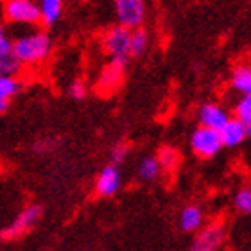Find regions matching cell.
Instances as JSON below:
<instances>
[{
	"instance_id": "ac0fdd59",
	"label": "cell",
	"mask_w": 251,
	"mask_h": 251,
	"mask_svg": "<svg viewBox=\"0 0 251 251\" xmlns=\"http://www.w3.org/2000/svg\"><path fill=\"white\" fill-rule=\"evenodd\" d=\"M22 63L15 58V54L9 52L5 56H0V77H7V75H15L20 72Z\"/></svg>"
},
{
	"instance_id": "277c9868",
	"label": "cell",
	"mask_w": 251,
	"mask_h": 251,
	"mask_svg": "<svg viewBox=\"0 0 251 251\" xmlns=\"http://www.w3.org/2000/svg\"><path fill=\"white\" fill-rule=\"evenodd\" d=\"M4 16L11 24H38L40 22V5L32 0H5Z\"/></svg>"
},
{
	"instance_id": "cb8c5ba5",
	"label": "cell",
	"mask_w": 251,
	"mask_h": 251,
	"mask_svg": "<svg viewBox=\"0 0 251 251\" xmlns=\"http://www.w3.org/2000/svg\"><path fill=\"white\" fill-rule=\"evenodd\" d=\"M68 94L75 100L84 99V97H86V84H84L83 81H74V83L70 84V88H68Z\"/></svg>"
},
{
	"instance_id": "44dd1931",
	"label": "cell",
	"mask_w": 251,
	"mask_h": 251,
	"mask_svg": "<svg viewBox=\"0 0 251 251\" xmlns=\"http://www.w3.org/2000/svg\"><path fill=\"white\" fill-rule=\"evenodd\" d=\"M233 113H235V119H239L242 124L251 121V95H242L241 99L237 100Z\"/></svg>"
},
{
	"instance_id": "603a6c76",
	"label": "cell",
	"mask_w": 251,
	"mask_h": 251,
	"mask_svg": "<svg viewBox=\"0 0 251 251\" xmlns=\"http://www.w3.org/2000/svg\"><path fill=\"white\" fill-rule=\"evenodd\" d=\"M58 144H59L58 138H43V140L34 144V151H36L38 154H47V152L54 151V149L58 147Z\"/></svg>"
},
{
	"instance_id": "d4e9b609",
	"label": "cell",
	"mask_w": 251,
	"mask_h": 251,
	"mask_svg": "<svg viewBox=\"0 0 251 251\" xmlns=\"http://www.w3.org/2000/svg\"><path fill=\"white\" fill-rule=\"evenodd\" d=\"M11 45H13V42L7 40V36H5V32H4V27H2V24H0V56L9 54Z\"/></svg>"
},
{
	"instance_id": "30bf717a",
	"label": "cell",
	"mask_w": 251,
	"mask_h": 251,
	"mask_svg": "<svg viewBox=\"0 0 251 251\" xmlns=\"http://www.w3.org/2000/svg\"><path fill=\"white\" fill-rule=\"evenodd\" d=\"M122 77H124V65L111 61L108 67H104V70L100 74L99 83H97V90L104 95L111 94V92H115L121 86Z\"/></svg>"
},
{
	"instance_id": "7402d4cb",
	"label": "cell",
	"mask_w": 251,
	"mask_h": 251,
	"mask_svg": "<svg viewBox=\"0 0 251 251\" xmlns=\"http://www.w3.org/2000/svg\"><path fill=\"white\" fill-rule=\"evenodd\" d=\"M127 154H129V146H127V144H117V146L111 149L110 160H111V163L121 165L126 158H127Z\"/></svg>"
},
{
	"instance_id": "9a60e30c",
	"label": "cell",
	"mask_w": 251,
	"mask_h": 251,
	"mask_svg": "<svg viewBox=\"0 0 251 251\" xmlns=\"http://www.w3.org/2000/svg\"><path fill=\"white\" fill-rule=\"evenodd\" d=\"M63 11L61 0H45L40 4V22L43 25H54L59 20Z\"/></svg>"
},
{
	"instance_id": "ba28073f",
	"label": "cell",
	"mask_w": 251,
	"mask_h": 251,
	"mask_svg": "<svg viewBox=\"0 0 251 251\" xmlns=\"http://www.w3.org/2000/svg\"><path fill=\"white\" fill-rule=\"evenodd\" d=\"M122 185V174L119 165L115 163H110L106 165L102 171L97 176V181H95V190L100 198H111L119 192V188Z\"/></svg>"
},
{
	"instance_id": "484cf974",
	"label": "cell",
	"mask_w": 251,
	"mask_h": 251,
	"mask_svg": "<svg viewBox=\"0 0 251 251\" xmlns=\"http://www.w3.org/2000/svg\"><path fill=\"white\" fill-rule=\"evenodd\" d=\"M40 2H45V0H40Z\"/></svg>"
},
{
	"instance_id": "52a82bcc",
	"label": "cell",
	"mask_w": 251,
	"mask_h": 251,
	"mask_svg": "<svg viewBox=\"0 0 251 251\" xmlns=\"http://www.w3.org/2000/svg\"><path fill=\"white\" fill-rule=\"evenodd\" d=\"M225 226L221 223H214L208 226H201L198 230V237L194 241V251H214L225 242Z\"/></svg>"
},
{
	"instance_id": "8992f818",
	"label": "cell",
	"mask_w": 251,
	"mask_h": 251,
	"mask_svg": "<svg viewBox=\"0 0 251 251\" xmlns=\"http://www.w3.org/2000/svg\"><path fill=\"white\" fill-rule=\"evenodd\" d=\"M42 217V208L36 206V204H31V206H27V208L22 210V214L16 217L13 223H11L7 228L2 230L0 237L4 239V241H15L18 237L25 235L27 231H31L36 223L40 221Z\"/></svg>"
},
{
	"instance_id": "ffe728a7",
	"label": "cell",
	"mask_w": 251,
	"mask_h": 251,
	"mask_svg": "<svg viewBox=\"0 0 251 251\" xmlns=\"http://www.w3.org/2000/svg\"><path fill=\"white\" fill-rule=\"evenodd\" d=\"M233 206L241 214H251V188H241L237 190L233 198Z\"/></svg>"
},
{
	"instance_id": "7c38bea8",
	"label": "cell",
	"mask_w": 251,
	"mask_h": 251,
	"mask_svg": "<svg viewBox=\"0 0 251 251\" xmlns=\"http://www.w3.org/2000/svg\"><path fill=\"white\" fill-rule=\"evenodd\" d=\"M203 221H204L203 210L199 208V206H196V204H188V206H185L181 210V214H179V228L185 233H196L203 226Z\"/></svg>"
},
{
	"instance_id": "6da1fadb",
	"label": "cell",
	"mask_w": 251,
	"mask_h": 251,
	"mask_svg": "<svg viewBox=\"0 0 251 251\" xmlns=\"http://www.w3.org/2000/svg\"><path fill=\"white\" fill-rule=\"evenodd\" d=\"M52 49V40L47 32L38 31L25 34V36L18 38L16 42L11 45V52L15 54V58L22 65H36L47 59Z\"/></svg>"
},
{
	"instance_id": "2e32d148",
	"label": "cell",
	"mask_w": 251,
	"mask_h": 251,
	"mask_svg": "<svg viewBox=\"0 0 251 251\" xmlns=\"http://www.w3.org/2000/svg\"><path fill=\"white\" fill-rule=\"evenodd\" d=\"M147 47H149V34H147L142 27L131 29V36H129V56L131 58H140V56H144Z\"/></svg>"
},
{
	"instance_id": "7a4b0ae2",
	"label": "cell",
	"mask_w": 251,
	"mask_h": 251,
	"mask_svg": "<svg viewBox=\"0 0 251 251\" xmlns=\"http://www.w3.org/2000/svg\"><path fill=\"white\" fill-rule=\"evenodd\" d=\"M190 147L196 156L210 160L219 154L223 149V142H221L219 129H212L206 126H199L190 136Z\"/></svg>"
},
{
	"instance_id": "e0dca14e",
	"label": "cell",
	"mask_w": 251,
	"mask_h": 251,
	"mask_svg": "<svg viewBox=\"0 0 251 251\" xmlns=\"http://www.w3.org/2000/svg\"><path fill=\"white\" fill-rule=\"evenodd\" d=\"M162 174V165L158 162V156H146L138 165V176L142 181H154Z\"/></svg>"
},
{
	"instance_id": "4fadbf2b",
	"label": "cell",
	"mask_w": 251,
	"mask_h": 251,
	"mask_svg": "<svg viewBox=\"0 0 251 251\" xmlns=\"http://www.w3.org/2000/svg\"><path fill=\"white\" fill-rule=\"evenodd\" d=\"M231 88L241 95H251V67L241 65L231 74Z\"/></svg>"
},
{
	"instance_id": "9c48e42d",
	"label": "cell",
	"mask_w": 251,
	"mask_h": 251,
	"mask_svg": "<svg viewBox=\"0 0 251 251\" xmlns=\"http://www.w3.org/2000/svg\"><path fill=\"white\" fill-rule=\"evenodd\" d=\"M198 119L199 126H206V127H212V129H221L226 124V121L230 119V113L217 102H204V104L199 106Z\"/></svg>"
},
{
	"instance_id": "8fae6325",
	"label": "cell",
	"mask_w": 251,
	"mask_h": 251,
	"mask_svg": "<svg viewBox=\"0 0 251 251\" xmlns=\"http://www.w3.org/2000/svg\"><path fill=\"white\" fill-rule=\"evenodd\" d=\"M219 135H221V142H223V147H237L248 138L244 124L239 119H231V117L219 129Z\"/></svg>"
},
{
	"instance_id": "d6986e66",
	"label": "cell",
	"mask_w": 251,
	"mask_h": 251,
	"mask_svg": "<svg viewBox=\"0 0 251 251\" xmlns=\"http://www.w3.org/2000/svg\"><path fill=\"white\" fill-rule=\"evenodd\" d=\"M158 162L162 165V171H173L179 162V154L173 147H163L158 154Z\"/></svg>"
},
{
	"instance_id": "5b68a950",
	"label": "cell",
	"mask_w": 251,
	"mask_h": 251,
	"mask_svg": "<svg viewBox=\"0 0 251 251\" xmlns=\"http://www.w3.org/2000/svg\"><path fill=\"white\" fill-rule=\"evenodd\" d=\"M115 15L119 25L127 29L142 27L146 20L147 9L144 0H115Z\"/></svg>"
},
{
	"instance_id": "5bb4252c",
	"label": "cell",
	"mask_w": 251,
	"mask_h": 251,
	"mask_svg": "<svg viewBox=\"0 0 251 251\" xmlns=\"http://www.w3.org/2000/svg\"><path fill=\"white\" fill-rule=\"evenodd\" d=\"M20 81H16L15 75H7V77H0V113H4L9 108L11 99L18 94L20 90Z\"/></svg>"
},
{
	"instance_id": "3957f363",
	"label": "cell",
	"mask_w": 251,
	"mask_h": 251,
	"mask_svg": "<svg viewBox=\"0 0 251 251\" xmlns=\"http://www.w3.org/2000/svg\"><path fill=\"white\" fill-rule=\"evenodd\" d=\"M129 36L131 29L124 25H115L111 27L110 31L106 32L104 36V50L111 58V61L122 63L126 65L129 56Z\"/></svg>"
}]
</instances>
